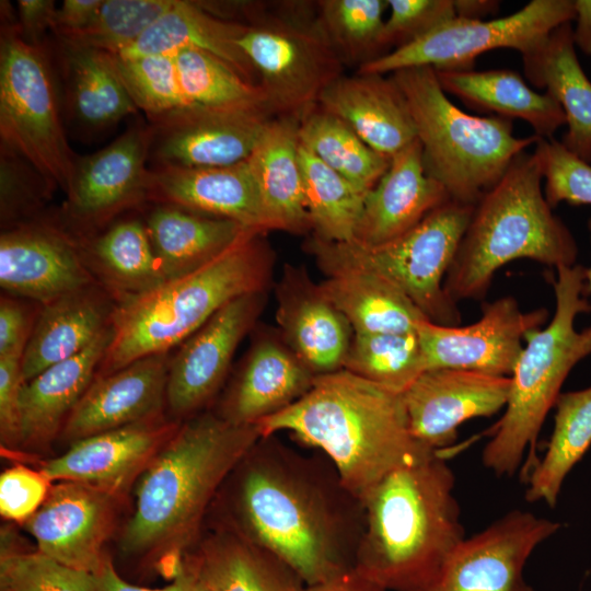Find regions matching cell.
Masks as SVG:
<instances>
[{"instance_id": "cell-60", "label": "cell", "mask_w": 591, "mask_h": 591, "mask_svg": "<svg viewBox=\"0 0 591 591\" xmlns=\"http://www.w3.org/2000/svg\"><path fill=\"white\" fill-rule=\"evenodd\" d=\"M588 229L591 235V219L588 221ZM586 283L588 293L591 292V266L586 269Z\"/></svg>"}, {"instance_id": "cell-1", "label": "cell", "mask_w": 591, "mask_h": 591, "mask_svg": "<svg viewBox=\"0 0 591 591\" xmlns=\"http://www.w3.org/2000/svg\"><path fill=\"white\" fill-rule=\"evenodd\" d=\"M230 477L235 483L229 529L270 552L304 584L354 568L363 506L324 455L298 452L277 434L260 437Z\"/></svg>"}, {"instance_id": "cell-18", "label": "cell", "mask_w": 591, "mask_h": 591, "mask_svg": "<svg viewBox=\"0 0 591 591\" xmlns=\"http://www.w3.org/2000/svg\"><path fill=\"white\" fill-rule=\"evenodd\" d=\"M153 128L135 126L100 151L77 158L67 195V218L80 228L100 227L148 198Z\"/></svg>"}, {"instance_id": "cell-21", "label": "cell", "mask_w": 591, "mask_h": 591, "mask_svg": "<svg viewBox=\"0 0 591 591\" xmlns=\"http://www.w3.org/2000/svg\"><path fill=\"white\" fill-rule=\"evenodd\" d=\"M178 429L159 418L100 432L72 443L46 461L40 472L51 482H76L115 495L151 460Z\"/></svg>"}, {"instance_id": "cell-56", "label": "cell", "mask_w": 591, "mask_h": 591, "mask_svg": "<svg viewBox=\"0 0 591 591\" xmlns=\"http://www.w3.org/2000/svg\"><path fill=\"white\" fill-rule=\"evenodd\" d=\"M102 2L103 0H65L57 8L53 31L62 38L85 28Z\"/></svg>"}, {"instance_id": "cell-59", "label": "cell", "mask_w": 591, "mask_h": 591, "mask_svg": "<svg viewBox=\"0 0 591 591\" xmlns=\"http://www.w3.org/2000/svg\"><path fill=\"white\" fill-rule=\"evenodd\" d=\"M456 18L482 20L499 10L500 2L495 0H453Z\"/></svg>"}, {"instance_id": "cell-33", "label": "cell", "mask_w": 591, "mask_h": 591, "mask_svg": "<svg viewBox=\"0 0 591 591\" xmlns=\"http://www.w3.org/2000/svg\"><path fill=\"white\" fill-rule=\"evenodd\" d=\"M571 22L556 27L533 54L522 58L526 79L561 106L568 126L563 146L591 164V81L576 55Z\"/></svg>"}, {"instance_id": "cell-49", "label": "cell", "mask_w": 591, "mask_h": 591, "mask_svg": "<svg viewBox=\"0 0 591 591\" xmlns=\"http://www.w3.org/2000/svg\"><path fill=\"white\" fill-rule=\"evenodd\" d=\"M51 187L24 159L1 147L0 206L1 222L18 225L35 212Z\"/></svg>"}, {"instance_id": "cell-24", "label": "cell", "mask_w": 591, "mask_h": 591, "mask_svg": "<svg viewBox=\"0 0 591 591\" xmlns=\"http://www.w3.org/2000/svg\"><path fill=\"white\" fill-rule=\"evenodd\" d=\"M448 200L443 186L426 174L422 148L415 139L391 157L389 169L367 193L352 242H391Z\"/></svg>"}, {"instance_id": "cell-54", "label": "cell", "mask_w": 591, "mask_h": 591, "mask_svg": "<svg viewBox=\"0 0 591 591\" xmlns=\"http://www.w3.org/2000/svg\"><path fill=\"white\" fill-rule=\"evenodd\" d=\"M90 591H200L197 578L189 565L185 563L183 570L173 579L172 583L162 589H149L126 582L116 572L112 561L107 558L95 571Z\"/></svg>"}, {"instance_id": "cell-22", "label": "cell", "mask_w": 591, "mask_h": 591, "mask_svg": "<svg viewBox=\"0 0 591 591\" xmlns=\"http://www.w3.org/2000/svg\"><path fill=\"white\" fill-rule=\"evenodd\" d=\"M171 358L157 354L99 375L85 391L62 427V436L77 440L159 418L166 402Z\"/></svg>"}, {"instance_id": "cell-50", "label": "cell", "mask_w": 591, "mask_h": 591, "mask_svg": "<svg viewBox=\"0 0 591 591\" xmlns=\"http://www.w3.org/2000/svg\"><path fill=\"white\" fill-rule=\"evenodd\" d=\"M383 28L387 53L403 47L456 18L453 0H387Z\"/></svg>"}, {"instance_id": "cell-19", "label": "cell", "mask_w": 591, "mask_h": 591, "mask_svg": "<svg viewBox=\"0 0 591 591\" xmlns=\"http://www.w3.org/2000/svg\"><path fill=\"white\" fill-rule=\"evenodd\" d=\"M0 285L42 305L94 285L82 246L45 223H22L1 233Z\"/></svg>"}, {"instance_id": "cell-25", "label": "cell", "mask_w": 591, "mask_h": 591, "mask_svg": "<svg viewBox=\"0 0 591 591\" xmlns=\"http://www.w3.org/2000/svg\"><path fill=\"white\" fill-rule=\"evenodd\" d=\"M148 198L269 232L247 160L217 167L155 166Z\"/></svg>"}, {"instance_id": "cell-47", "label": "cell", "mask_w": 591, "mask_h": 591, "mask_svg": "<svg viewBox=\"0 0 591 591\" xmlns=\"http://www.w3.org/2000/svg\"><path fill=\"white\" fill-rule=\"evenodd\" d=\"M92 578L38 551H1L0 591H90Z\"/></svg>"}, {"instance_id": "cell-26", "label": "cell", "mask_w": 591, "mask_h": 591, "mask_svg": "<svg viewBox=\"0 0 591 591\" xmlns=\"http://www.w3.org/2000/svg\"><path fill=\"white\" fill-rule=\"evenodd\" d=\"M315 376L281 337L263 334L254 340L217 414L235 425H256L301 398Z\"/></svg>"}, {"instance_id": "cell-45", "label": "cell", "mask_w": 591, "mask_h": 591, "mask_svg": "<svg viewBox=\"0 0 591 591\" xmlns=\"http://www.w3.org/2000/svg\"><path fill=\"white\" fill-rule=\"evenodd\" d=\"M174 2L175 0H103L85 28L60 39L65 46L119 55L136 43Z\"/></svg>"}, {"instance_id": "cell-30", "label": "cell", "mask_w": 591, "mask_h": 591, "mask_svg": "<svg viewBox=\"0 0 591 591\" xmlns=\"http://www.w3.org/2000/svg\"><path fill=\"white\" fill-rule=\"evenodd\" d=\"M300 117L279 115L268 123L247 159L269 231H311L299 161Z\"/></svg>"}, {"instance_id": "cell-12", "label": "cell", "mask_w": 591, "mask_h": 591, "mask_svg": "<svg viewBox=\"0 0 591 591\" xmlns=\"http://www.w3.org/2000/svg\"><path fill=\"white\" fill-rule=\"evenodd\" d=\"M575 19L572 0H532L500 19L455 18L420 38L358 68V73L385 76L397 70L428 66L434 70H473L483 53L510 48L522 58L536 51L549 34Z\"/></svg>"}, {"instance_id": "cell-14", "label": "cell", "mask_w": 591, "mask_h": 591, "mask_svg": "<svg viewBox=\"0 0 591 591\" xmlns=\"http://www.w3.org/2000/svg\"><path fill=\"white\" fill-rule=\"evenodd\" d=\"M546 309L529 312L506 296L482 305V316L466 326H444L421 321L416 333L425 370L459 369L510 376L526 335L547 320Z\"/></svg>"}, {"instance_id": "cell-23", "label": "cell", "mask_w": 591, "mask_h": 591, "mask_svg": "<svg viewBox=\"0 0 591 591\" xmlns=\"http://www.w3.org/2000/svg\"><path fill=\"white\" fill-rule=\"evenodd\" d=\"M276 321L291 351L315 374L343 369L354 331L303 268L285 266Z\"/></svg>"}, {"instance_id": "cell-48", "label": "cell", "mask_w": 591, "mask_h": 591, "mask_svg": "<svg viewBox=\"0 0 591 591\" xmlns=\"http://www.w3.org/2000/svg\"><path fill=\"white\" fill-rule=\"evenodd\" d=\"M533 152L545 179V198L552 207L561 201L571 206L591 205L590 163L553 138H540Z\"/></svg>"}, {"instance_id": "cell-32", "label": "cell", "mask_w": 591, "mask_h": 591, "mask_svg": "<svg viewBox=\"0 0 591 591\" xmlns=\"http://www.w3.org/2000/svg\"><path fill=\"white\" fill-rule=\"evenodd\" d=\"M144 224L165 280L196 271L225 253L244 234L255 231L233 220L167 204L152 209Z\"/></svg>"}, {"instance_id": "cell-35", "label": "cell", "mask_w": 591, "mask_h": 591, "mask_svg": "<svg viewBox=\"0 0 591 591\" xmlns=\"http://www.w3.org/2000/svg\"><path fill=\"white\" fill-rule=\"evenodd\" d=\"M436 74L442 90L468 107L524 120L538 138L552 139L566 124L559 103L547 92L532 90L515 71L436 70Z\"/></svg>"}, {"instance_id": "cell-37", "label": "cell", "mask_w": 591, "mask_h": 591, "mask_svg": "<svg viewBox=\"0 0 591 591\" xmlns=\"http://www.w3.org/2000/svg\"><path fill=\"white\" fill-rule=\"evenodd\" d=\"M91 271L119 297V302L146 293L165 278L153 252L144 222H116L82 246Z\"/></svg>"}, {"instance_id": "cell-7", "label": "cell", "mask_w": 591, "mask_h": 591, "mask_svg": "<svg viewBox=\"0 0 591 591\" xmlns=\"http://www.w3.org/2000/svg\"><path fill=\"white\" fill-rule=\"evenodd\" d=\"M551 279L556 309L546 327L530 332L510 375L509 397L501 418L490 430L483 464L497 476L513 475L528 449L532 453L541 428L571 369L591 355V326L575 328L578 314L590 312L586 268L556 269Z\"/></svg>"}, {"instance_id": "cell-36", "label": "cell", "mask_w": 591, "mask_h": 591, "mask_svg": "<svg viewBox=\"0 0 591 591\" xmlns=\"http://www.w3.org/2000/svg\"><path fill=\"white\" fill-rule=\"evenodd\" d=\"M320 286L354 333H409L428 320L397 286L373 271H338Z\"/></svg>"}, {"instance_id": "cell-31", "label": "cell", "mask_w": 591, "mask_h": 591, "mask_svg": "<svg viewBox=\"0 0 591 591\" xmlns=\"http://www.w3.org/2000/svg\"><path fill=\"white\" fill-rule=\"evenodd\" d=\"M246 27V23L210 13L198 1L175 0L136 43L115 56H174L198 49L216 56L258 85L256 71L239 46Z\"/></svg>"}, {"instance_id": "cell-6", "label": "cell", "mask_w": 591, "mask_h": 591, "mask_svg": "<svg viewBox=\"0 0 591 591\" xmlns=\"http://www.w3.org/2000/svg\"><path fill=\"white\" fill-rule=\"evenodd\" d=\"M536 155L518 154L498 183L474 206L444 279L456 303L480 300L503 265L528 258L548 267L576 265L577 243L542 192Z\"/></svg>"}, {"instance_id": "cell-39", "label": "cell", "mask_w": 591, "mask_h": 591, "mask_svg": "<svg viewBox=\"0 0 591 591\" xmlns=\"http://www.w3.org/2000/svg\"><path fill=\"white\" fill-rule=\"evenodd\" d=\"M69 99L76 118L91 128H105L137 113L108 54L65 46Z\"/></svg>"}, {"instance_id": "cell-4", "label": "cell", "mask_w": 591, "mask_h": 591, "mask_svg": "<svg viewBox=\"0 0 591 591\" xmlns=\"http://www.w3.org/2000/svg\"><path fill=\"white\" fill-rule=\"evenodd\" d=\"M260 437L256 425H235L217 413L178 427L146 466L121 548L138 554L188 546L224 482Z\"/></svg>"}, {"instance_id": "cell-20", "label": "cell", "mask_w": 591, "mask_h": 591, "mask_svg": "<svg viewBox=\"0 0 591 591\" xmlns=\"http://www.w3.org/2000/svg\"><path fill=\"white\" fill-rule=\"evenodd\" d=\"M112 494L76 482L51 487L40 508L26 521L38 552L77 570L94 573L105 558L114 503Z\"/></svg>"}, {"instance_id": "cell-38", "label": "cell", "mask_w": 591, "mask_h": 591, "mask_svg": "<svg viewBox=\"0 0 591 591\" xmlns=\"http://www.w3.org/2000/svg\"><path fill=\"white\" fill-rule=\"evenodd\" d=\"M543 459L532 468L525 500L555 507L563 483L591 445V386L560 393Z\"/></svg>"}, {"instance_id": "cell-3", "label": "cell", "mask_w": 591, "mask_h": 591, "mask_svg": "<svg viewBox=\"0 0 591 591\" xmlns=\"http://www.w3.org/2000/svg\"><path fill=\"white\" fill-rule=\"evenodd\" d=\"M455 476L441 453L402 465L361 499L354 569L386 591H418L465 537Z\"/></svg>"}, {"instance_id": "cell-57", "label": "cell", "mask_w": 591, "mask_h": 591, "mask_svg": "<svg viewBox=\"0 0 591 591\" xmlns=\"http://www.w3.org/2000/svg\"><path fill=\"white\" fill-rule=\"evenodd\" d=\"M301 591H386L358 573L354 568L345 570L325 581L304 584Z\"/></svg>"}, {"instance_id": "cell-10", "label": "cell", "mask_w": 591, "mask_h": 591, "mask_svg": "<svg viewBox=\"0 0 591 591\" xmlns=\"http://www.w3.org/2000/svg\"><path fill=\"white\" fill-rule=\"evenodd\" d=\"M54 78L40 47L18 26L0 40L1 147L31 164L51 188L69 192L77 158L62 127Z\"/></svg>"}, {"instance_id": "cell-55", "label": "cell", "mask_w": 591, "mask_h": 591, "mask_svg": "<svg viewBox=\"0 0 591 591\" xmlns=\"http://www.w3.org/2000/svg\"><path fill=\"white\" fill-rule=\"evenodd\" d=\"M57 7L53 0H19V32L31 45L40 47L45 32L53 30Z\"/></svg>"}, {"instance_id": "cell-34", "label": "cell", "mask_w": 591, "mask_h": 591, "mask_svg": "<svg viewBox=\"0 0 591 591\" xmlns=\"http://www.w3.org/2000/svg\"><path fill=\"white\" fill-rule=\"evenodd\" d=\"M187 564L200 591H301L304 587L283 561L229 528L206 538Z\"/></svg>"}, {"instance_id": "cell-52", "label": "cell", "mask_w": 591, "mask_h": 591, "mask_svg": "<svg viewBox=\"0 0 591 591\" xmlns=\"http://www.w3.org/2000/svg\"><path fill=\"white\" fill-rule=\"evenodd\" d=\"M22 355L0 358V433L5 444L18 445L19 397L24 383Z\"/></svg>"}, {"instance_id": "cell-2", "label": "cell", "mask_w": 591, "mask_h": 591, "mask_svg": "<svg viewBox=\"0 0 591 591\" xmlns=\"http://www.w3.org/2000/svg\"><path fill=\"white\" fill-rule=\"evenodd\" d=\"M256 426L317 449L358 499L395 468L432 452L412 436L402 394L345 369L314 378L297 402Z\"/></svg>"}, {"instance_id": "cell-15", "label": "cell", "mask_w": 591, "mask_h": 591, "mask_svg": "<svg viewBox=\"0 0 591 591\" xmlns=\"http://www.w3.org/2000/svg\"><path fill=\"white\" fill-rule=\"evenodd\" d=\"M511 379L468 370H425L403 392L402 399L414 439L444 454L464 421L490 417L506 407Z\"/></svg>"}, {"instance_id": "cell-44", "label": "cell", "mask_w": 591, "mask_h": 591, "mask_svg": "<svg viewBox=\"0 0 591 591\" xmlns=\"http://www.w3.org/2000/svg\"><path fill=\"white\" fill-rule=\"evenodd\" d=\"M343 369L396 393L425 371L418 335L354 333Z\"/></svg>"}, {"instance_id": "cell-58", "label": "cell", "mask_w": 591, "mask_h": 591, "mask_svg": "<svg viewBox=\"0 0 591 591\" xmlns=\"http://www.w3.org/2000/svg\"><path fill=\"white\" fill-rule=\"evenodd\" d=\"M573 4L577 22L572 28L573 44L582 53L591 55V0H575Z\"/></svg>"}, {"instance_id": "cell-29", "label": "cell", "mask_w": 591, "mask_h": 591, "mask_svg": "<svg viewBox=\"0 0 591 591\" xmlns=\"http://www.w3.org/2000/svg\"><path fill=\"white\" fill-rule=\"evenodd\" d=\"M115 308L94 285L44 304L23 352L24 382L88 348L112 325Z\"/></svg>"}, {"instance_id": "cell-51", "label": "cell", "mask_w": 591, "mask_h": 591, "mask_svg": "<svg viewBox=\"0 0 591 591\" xmlns=\"http://www.w3.org/2000/svg\"><path fill=\"white\" fill-rule=\"evenodd\" d=\"M50 480L23 465L12 466L0 476V513L4 519L27 521L44 503Z\"/></svg>"}, {"instance_id": "cell-43", "label": "cell", "mask_w": 591, "mask_h": 591, "mask_svg": "<svg viewBox=\"0 0 591 591\" xmlns=\"http://www.w3.org/2000/svg\"><path fill=\"white\" fill-rule=\"evenodd\" d=\"M316 19L326 39L341 60L358 68L385 54L383 13L387 0L317 1Z\"/></svg>"}, {"instance_id": "cell-16", "label": "cell", "mask_w": 591, "mask_h": 591, "mask_svg": "<svg viewBox=\"0 0 591 591\" xmlns=\"http://www.w3.org/2000/svg\"><path fill=\"white\" fill-rule=\"evenodd\" d=\"M267 292L242 296L220 309L171 358L166 403L175 417L195 414L221 387L242 339L256 324Z\"/></svg>"}, {"instance_id": "cell-27", "label": "cell", "mask_w": 591, "mask_h": 591, "mask_svg": "<svg viewBox=\"0 0 591 591\" xmlns=\"http://www.w3.org/2000/svg\"><path fill=\"white\" fill-rule=\"evenodd\" d=\"M316 104L387 158L417 139L406 100L391 76H341L321 93Z\"/></svg>"}, {"instance_id": "cell-28", "label": "cell", "mask_w": 591, "mask_h": 591, "mask_svg": "<svg viewBox=\"0 0 591 591\" xmlns=\"http://www.w3.org/2000/svg\"><path fill=\"white\" fill-rule=\"evenodd\" d=\"M112 325L88 348L23 383L19 397L18 445L48 442L93 382L113 338Z\"/></svg>"}, {"instance_id": "cell-9", "label": "cell", "mask_w": 591, "mask_h": 591, "mask_svg": "<svg viewBox=\"0 0 591 591\" xmlns=\"http://www.w3.org/2000/svg\"><path fill=\"white\" fill-rule=\"evenodd\" d=\"M473 209L448 200L385 244L333 243L312 236L306 248L327 276L343 270L373 271L397 286L430 322L459 326L461 314L444 289V279Z\"/></svg>"}, {"instance_id": "cell-41", "label": "cell", "mask_w": 591, "mask_h": 591, "mask_svg": "<svg viewBox=\"0 0 591 591\" xmlns=\"http://www.w3.org/2000/svg\"><path fill=\"white\" fill-rule=\"evenodd\" d=\"M299 139L322 162L364 193L390 166L391 158L371 149L345 121L316 105L300 118Z\"/></svg>"}, {"instance_id": "cell-40", "label": "cell", "mask_w": 591, "mask_h": 591, "mask_svg": "<svg viewBox=\"0 0 591 591\" xmlns=\"http://www.w3.org/2000/svg\"><path fill=\"white\" fill-rule=\"evenodd\" d=\"M304 205L313 237L352 242L367 193L332 170L300 142Z\"/></svg>"}, {"instance_id": "cell-17", "label": "cell", "mask_w": 591, "mask_h": 591, "mask_svg": "<svg viewBox=\"0 0 591 591\" xmlns=\"http://www.w3.org/2000/svg\"><path fill=\"white\" fill-rule=\"evenodd\" d=\"M271 113L263 109L190 107L152 126L155 166L217 167L246 161Z\"/></svg>"}, {"instance_id": "cell-53", "label": "cell", "mask_w": 591, "mask_h": 591, "mask_svg": "<svg viewBox=\"0 0 591 591\" xmlns=\"http://www.w3.org/2000/svg\"><path fill=\"white\" fill-rule=\"evenodd\" d=\"M34 322L25 305L9 297L0 300V358L22 355Z\"/></svg>"}, {"instance_id": "cell-8", "label": "cell", "mask_w": 591, "mask_h": 591, "mask_svg": "<svg viewBox=\"0 0 591 591\" xmlns=\"http://www.w3.org/2000/svg\"><path fill=\"white\" fill-rule=\"evenodd\" d=\"M391 78L410 111L426 174L452 201L475 206L513 159L540 139L515 137L511 119L463 112L447 97L431 67L397 70Z\"/></svg>"}, {"instance_id": "cell-11", "label": "cell", "mask_w": 591, "mask_h": 591, "mask_svg": "<svg viewBox=\"0 0 591 591\" xmlns=\"http://www.w3.org/2000/svg\"><path fill=\"white\" fill-rule=\"evenodd\" d=\"M257 7L239 46L254 67L274 114L302 117L343 76L344 63L323 34L311 4Z\"/></svg>"}, {"instance_id": "cell-5", "label": "cell", "mask_w": 591, "mask_h": 591, "mask_svg": "<svg viewBox=\"0 0 591 591\" xmlns=\"http://www.w3.org/2000/svg\"><path fill=\"white\" fill-rule=\"evenodd\" d=\"M264 232L250 231L221 256L179 278L119 302L100 375L165 354L204 326L232 300L267 292L275 254Z\"/></svg>"}, {"instance_id": "cell-46", "label": "cell", "mask_w": 591, "mask_h": 591, "mask_svg": "<svg viewBox=\"0 0 591 591\" xmlns=\"http://www.w3.org/2000/svg\"><path fill=\"white\" fill-rule=\"evenodd\" d=\"M109 56L137 108L154 123L192 107L181 88L174 56Z\"/></svg>"}, {"instance_id": "cell-13", "label": "cell", "mask_w": 591, "mask_h": 591, "mask_svg": "<svg viewBox=\"0 0 591 591\" xmlns=\"http://www.w3.org/2000/svg\"><path fill=\"white\" fill-rule=\"evenodd\" d=\"M559 528V522L530 511L511 510L465 536L418 591H535L524 579L525 564Z\"/></svg>"}, {"instance_id": "cell-42", "label": "cell", "mask_w": 591, "mask_h": 591, "mask_svg": "<svg viewBox=\"0 0 591 591\" xmlns=\"http://www.w3.org/2000/svg\"><path fill=\"white\" fill-rule=\"evenodd\" d=\"M183 93L192 107L263 109L273 114L259 85L216 56L186 49L174 55Z\"/></svg>"}]
</instances>
